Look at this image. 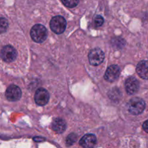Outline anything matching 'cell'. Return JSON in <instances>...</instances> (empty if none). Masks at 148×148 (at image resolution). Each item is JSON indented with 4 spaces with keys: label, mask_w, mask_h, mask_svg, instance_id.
I'll return each instance as SVG.
<instances>
[{
    "label": "cell",
    "mask_w": 148,
    "mask_h": 148,
    "mask_svg": "<svg viewBox=\"0 0 148 148\" xmlns=\"http://www.w3.org/2000/svg\"><path fill=\"white\" fill-rule=\"evenodd\" d=\"M30 36L36 43H43L47 38V29L42 25H35L30 30Z\"/></svg>",
    "instance_id": "1"
},
{
    "label": "cell",
    "mask_w": 148,
    "mask_h": 148,
    "mask_svg": "<svg viewBox=\"0 0 148 148\" xmlns=\"http://www.w3.org/2000/svg\"><path fill=\"white\" fill-rule=\"evenodd\" d=\"M129 112L132 115H139L142 114L145 108V102L142 98H133L127 105Z\"/></svg>",
    "instance_id": "2"
},
{
    "label": "cell",
    "mask_w": 148,
    "mask_h": 148,
    "mask_svg": "<svg viewBox=\"0 0 148 148\" xmlns=\"http://www.w3.org/2000/svg\"><path fill=\"white\" fill-rule=\"evenodd\" d=\"M66 22L62 16H56L51 20L50 27L53 33L61 34L66 29Z\"/></svg>",
    "instance_id": "3"
},
{
    "label": "cell",
    "mask_w": 148,
    "mask_h": 148,
    "mask_svg": "<svg viewBox=\"0 0 148 148\" xmlns=\"http://www.w3.org/2000/svg\"><path fill=\"white\" fill-rule=\"evenodd\" d=\"M17 56L15 49L12 46H5L0 51V57L3 61L7 63L14 62Z\"/></svg>",
    "instance_id": "4"
},
{
    "label": "cell",
    "mask_w": 148,
    "mask_h": 148,
    "mask_svg": "<svg viewBox=\"0 0 148 148\" xmlns=\"http://www.w3.org/2000/svg\"><path fill=\"white\" fill-rule=\"evenodd\" d=\"M104 58H105V55H104L103 51L98 48L92 49L88 54L89 62L92 66H98L101 64L103 62Z\"/></svg>",
    "instance_id": "5"
},
{
    "label": "cell",
    "mask_w": 148,
    "mask_h": 148,
    "mask_svg": "<svg viewBox=\"0 0 148 148\" xmlns=\"http://www.w3.org/2000/svg\"><path fill=\"white\" fill-rule=\"evenodd\" d=\"M5 95L10 101H17L21 98L22 91L18 86L12 85L6 90Z\"/></svg>",
    "instance_id": "6"
},
{
    "label": "cell",
    "mask_w": 148,
    "mask_h": 148,
    "mask_svg": "<svg viewBox=\"0 0 148 148\" xmlns=\"http://www.w3.org/2000/svg\"><path fill=\"white\" fill-rule=\"evenodd\" d=\"M49 93L46 89L39 88L35 94V101L38 106H45L49 101Z\"/></svg>",
    "instance_id": "7"
},
{
    "label": "cell",
    "mask_w": 148,
    "mask_h": 148,
    "mask_svg": "<svg viewBox=\"0 0 148 148\" xmlns=\"http://www.w3.org/2000/svg\"><path fill=\"white\" fill-rule=\"evenodd\" d=\"M120 75V68L117 65H111L107 69L104 78L108 82H114Z\"/></svg>",
    "instance_id": "8"
},
{
    "label": "cell",
    "mask_w": 148,
    "mask_h": 148,
    "mask_svg": "<svg viewBox=\"0 0 148 148\" xmlns=\"http://www.w3.org/2000/svg\"><path fill=\"white\" fill-rule=\"evenodd\" d=\"M125 88L127 92L130 95H133L139 90L140 83L139 81L134 77H130L127 78L125 82Z\"/></svg>",
    "instance_id": "9"
},
{
    "label": "cell",
    "mask_w": 148,
    "mask_h": 148,
    "mask_svg": "<svg viewBox=\"0 0 148 148\" xmlns=\"http://www.w3.org/2000/svg\"><path fill=\"white\" fill-rule=\"evenodd\" d=\"M97 139L94 134H88L83 136L79 141V145L83 148H92L96 145Z\"/></svg>",
    "instance_id": "10"
},
{
    "label": "cell",
    "mask_w": 148,
    "mask_h": 148,
    "mask_svg": "<svg viewBox=\"0 0 148 148\" xmlns=\"http://www.w3.org/2000/svg\"><path fill=\"white\" fill-rule=\"evenodd\" d=\"M136 71L140 77L144 79H148V61L143 60L139 62Z\"/></svg>",
    "instance_id": "11"
},
{
    "label": "cell",
    "mask_w": 148,
    "mask_h": 148,
    "mask_svg": "<svg viewBox=\"0 0 148 148\" xmlns=\"http://www.w3.org/2000/svg\"><path fill=\"white\" fill-rule=\"evenodd\" d=\"M52 129L56 133H63L66 129V124L62 119H56L52 123Z\"/></svg>",
    "instance_id": "12"
},
{
    "label": "cell",
    "mask_w": 148,
    "mask_h": 148,
    "mask_svg": "<svg viewBox=\"0 0 148 148\" xmlns=\"http://www.w3.org/2000/svg\"><path fill=\"white\" fill-rule=\"evenodd\" d=\"M8 21L4 17H0V33H3L7 31L8 28Z\"/></svg>",
    "instance_id": "13"
},
{
    "label": "cell",
    "mask_w": 148,
    "mask_h": 148,
    "mask_svg": "<svg viewBox=\"0 0 148 148\" xmlns=\"http://www.w3.org/2000/svg\"><path fill=\"white\" fill-rule=\"evenodd\" d=\"M77 137L75 134L72 133V134H70L69 136L67 137L66 140V143L67 145L70 146L72 145H73L75 142L77 141Z\"/></svg>",
    "instance_id": "14"
},
{
    "label": "cell",
    "mask_w": 148,
    "mask_h": 148,
    "mask_svg": "<svg viewBox=\"0 0 148 148\" xmlns=\"http://www.w3.org/2000/svg\"><path fill=\"white\" fill-rule=\"evenodd\" d=\"M62 3L66 7L72 8V7H76L79 3V1H77V0H66V1L62 0Z\"/></svg>",
    "instance_id": "15"
},
{
    "label": "cell",
    "mask_w": 148,
    "mask_h": 148,
    "mask_svg": "<svg viewBox=\"0 0 148 148\" xmlns=\"http://www.w3.org/2000/svg\"><path fill=\"white\" fill-rule=\"evenodd\" d=\"M103 17L101 15H97L95 17V20H94V23H95V25L96 27H101V25H103Z\"/></svg>",
    "instance_id": "16"
},
{
    "label": "cell",
    "mask_w": 148,
    "mask_h": 148,
    "mask_svg": "<svg viewBox=\"0 0 148 148\" xmlns=\"http://www.w3.org/2000/svg\"><path fill=\"white\" fill-rule=\"evenodd\" d=\"M143 128L145 132H146L148 133V120L145 121L144 124H143Z\"/></svg>",
    "instance_id": "17"
}]
</instances>
